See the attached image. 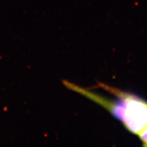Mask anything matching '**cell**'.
Instances as JSON below:
<instances>
[{
    "instance_id": "cell-1",
    "label": "cell",
    "mask_w": 147,
    "mask_h": 147,
    "mask_svg": "<svg viewBox=\"0 0 147 147\" xmlns=\"http://www.w3.org/2000/svg\"><path fill=\"white\" fill-rule=\"evenodd\" d=\"M138 136L142 142L143 146H147V125L144 129V130L142 132H140Z\"/></svg>"
}]
</instances>
